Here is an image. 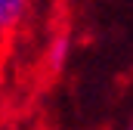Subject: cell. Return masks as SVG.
<instances>
[{"label":"cell","instance_id":"1","mask_svg":"<svg viewBox=\"0 0 133 130\" xmlns=\"http://www.w3.org/2000/svg\"><path fill=\"white\" fill-rule=\"evenodd\" d=\"M31 12V0H0V43L22 31Z\"/></svg>","mask_w":133,"mask_h":130},{"label":"cell","instance_id":"2","mask_svg":"<svg viewBox=\"0 0 133 130\" xmlns=\"http://www.w3.org/2000/svg\"><path fill=\"white\" fill-rule=\"evenodd\" d=\"M68 56H71V40H68L65 31H59L50 40V47H46V65H50L53 71H62L68 65Z\"/></svg>","mask_w":133,"mask_h":130},{"label":"cell","instance_id":"3","mask_svg":"<svg viewBox=\"0 0 133 130\" xmlns=\"http://www.w3.org/2000/svg\"><path fill=\"white\" fill-rule=\"evenodd\" d=\"M124 130H133V118H130V121H127V127H124Z\"/></svg>","mask_w":133,"mask_h":130}]
</instances>
